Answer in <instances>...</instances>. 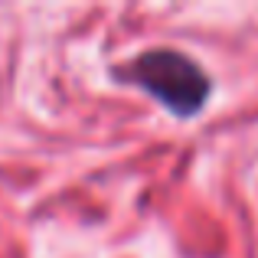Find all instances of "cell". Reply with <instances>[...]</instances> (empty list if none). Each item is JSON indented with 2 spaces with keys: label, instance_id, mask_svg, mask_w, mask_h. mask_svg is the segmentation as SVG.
I'll return each instance as SVG.
<instances>
[{
  "label": "cell",
  "instance_id": "1",
  "mask_svg": "<svg viewBox=\"0 0 258 258\" xmlns=\"http://www.w3.org/2000/svg\"><path fill=\"white\" fill-rule=\"evenodd\" d=\"M134 76L144 88H151L160 101H167L176 111L189 114L203 105L206 98V76L189 62L183 52L157 49L138 59Z\"/></svg>",
  "mask_w": 258,
  "mask_h": 258
}]
</instances>
